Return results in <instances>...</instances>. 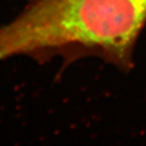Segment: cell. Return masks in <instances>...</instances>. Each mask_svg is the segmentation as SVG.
<instances>
[{
	"label": "cell",
	"instance_id": "1",
	"mask_svg": "<svg viewBox=\"0 0 146 146\" xmlns=\"http://www.w3.org/2000/svg\"><path fill=\"white\" fill-rule=\"evenodd\" d=\"M145 24L146 0H26L0 26V61L91 56L129 71Z\"/></svg>",
	"mask_w": 146,
	"mask_h": 146
}]
</instances>
